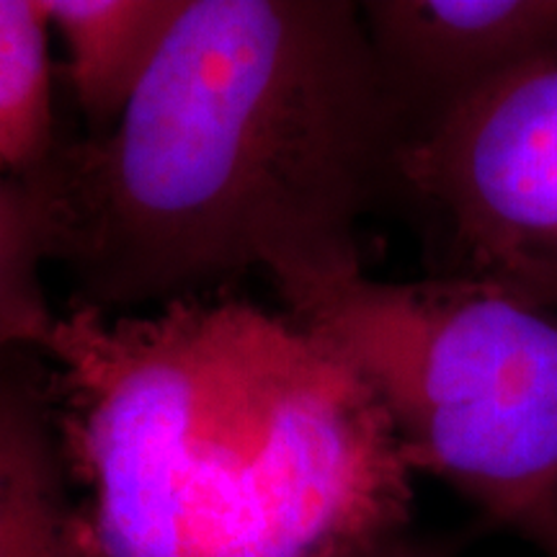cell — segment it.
I'll use <instances>...</instances> for the list:
<instances>
[{
  "label": "cell",
  "mask_w": 557,
  "mask_h": 557,
  "mask_svg": "<svg viewBox=\"0 0 557 557\" xmlns=\"http://www.w3.org/2000/svg\"><path fill=\"white\" fill-rule=\"evenodd\" d=\"M403 143L359 3L186 0L122 120L29 176L73 302L163 308L261 271L299 315L364 274Z\"/></svg>",
  "instance_id": "cell-1"
},
{
  "label": "cell",
  "mask_w": 557,
  "mask_h": 557,
  "mask_svg": "<svg viewBox=\"0 0 557 557\" xmlns=\"http://www.w3.org/2000/svg\"><path fill=\"white\" fill-rule=\"evenodd\" d=\"M45 357L90 557H364L406 534L385 406L289 312L70 302Z\"/></svg>",
  "instance_id": "cell-2"
},
{
  "label": "cell",
  "mask_w": 557,
  "mask_h": 557,
  "mask_svg": "<svg viewBox=\"0 0 557 557\" xmlns=\"http://www.w3.org/2000/svg\"><path fill=\"white\" fill-rule=\"evenodd\" d=\"M292 318L372 385L416 475L557 557V315L468 278L361 274Z\"/></svg>",
  "instance_id": "cell-3"
},
{
  "label": "cell",
  "mask_w": 557,
  "mask_h": 557,
  "mask_svg": "<svg viewBox=\"0 0 557 557\" xmlns=\"http://www.w3.org/2000/svg\"><path fill=\"white\" fill-rule=\"evenodd\" d=\"M395 191L438 235L436 276L557 315V58L493 81L413 132Z\"/></svg>",
  "instance_id": "cell-4"
},
{
  "label": "cell",
  "mask_w": 557,
  "mask_h": 557,
  "mask_svg": "<svg viewBox=\"0 0 557 557\" xmlns=\"http://www.w3.org/2000/svg\"><path fill=\"white\" fill-rule=\"evenodd\" d=\"M359 11L406 139L493 81L557 58V0H369Z\"/></svg>",
  "instance_id": "cell-5"
},
{
  "label": "cell",
  "mask_w": 557,
  "mask_h": 557,
  "mask_svg": "<svg viewBox=\"0 0 557 557\" xmlns=\"http://www.w3.org/2000/svg\"><path fill=\"white\" fill-rule=\"evenodd\" d=\"M0 557H90L41 351L0 359Z\"/></svg>",
  "instance_id": "cell-6"
},
{
  "label": "cell",
  "mask_w": 557,
  "mask_h": 557,
  "mask_svg": "<svg viewBox=\"0 0 557 557\" xmlns=\"http://www.w3.org/2000/svg\"><path fill=\"white\" fill-rule=\"evenodd\" d=\"M184 5L186 0H45L90 137L122 120Z\"/></svg>",
  "instance_id": "cell-7"
},
{
  "label": "cell",
  "mask_w": 557,
  "mask_h": 557,
  "mask_svg": "<svg viewBox=\"0 0 557 557\" xmlns=\"http://www.w3.org/2000/svg\"><path fill=\"white\" fill-rule=\"evenodd\" d=\"M50 32L45 0H0V163L9 176L34 173L58 150Z\"/></svg>",
  "instance_id": "cell-8"
},
{
  "label": "cell",
  "mask_w": 557,
  "mask_h": 557,
  "mask_svg": "<svg viewBox=\"0 0 557 557\" xmlns=\"http://www.w3.org/2000/svg\"><path fill=\"white\" fill-rule=\"evenodd\" d=\"M50 261V227L41 191L29 173H0V359L41 351L50 344L60 312L41 284Z\"/></svg>",
  "instance_id": "cell-9"
},
{
  "label": "cell",
  "mask_w": 557,
  "mask_h": 557,
  "mask_svg": "<svg viewBox=\"0 0 557 557\" xmlns=\"http://www.w3.org/2000/svg\"><path fill=\"white\" fill-rule=\"evenodd\" d=\"M364 557H447V553L438 547H431V545H421V542H410L406 537L389 542V545L374 549V553H369Z\"/></svg>",
  "instance_id": "cell-10"
},
{
  "label": "cell",
  "mask_w": 557,
  "mask_h": 557,
  "mask_svg": "<svg viewBox=\"0 0 557 557\" xmlns=\"http://www.w3.org/2000/svg\"><path fill=\"white\" fill-rule=\"evenodd\" d=\"M0 173H3V176H9V173H5V171H3V163H0Z\"/></svg>",
  "instance_id": "cell-11"
}]
</instances>
